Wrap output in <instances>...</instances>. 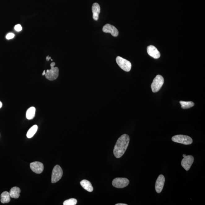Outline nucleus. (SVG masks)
<instances>
[{"mask_svg": "<svg viewBox=\"0 0 205 205\" xmlns=\"http://www.w3.org/2000/svg\"><path fill=\"white\" fill-rule=\"evenodd\" d=\"M38 129V126L37 125H33L28 131L27 133V137L28 138H31L36 133Z\"/></svg>", "mask_w": 205, "mask_h": 205, "instance_id": "obj_18", "label": "nucleus"}, {"mask_svg": "<svg viewBox=\"0 0 205 205\" xmlns=\"http://www.w3.org/2000/svg\"><path fill=\"white\" fill-rule=\"evenodd\" d=\"M130 140L129 136L126 134H123L119 137L113 150L114 155L116 158H120L125 153L128 147Z\"/></svg>", "mask_w": 205, "mask_h": 205, "instance_id": "obj_1", "label": "nucleus"}, {"mask_svg": "<svg viewBox=\"0 0 205 205\" xmlns=\"http://www.w3.org/2000/svg\"><path fill=\"white\" fill-rule=\"evenodd\" d=\"M63 175V171L60 166L57 165L55 166L52 171L51 182L55 183L61 179Z\"/></svg>", "mask_w": 205, "mask_h": 205, "instance_id": "obj_6", "label": "nucleus"}, {"mask_svg": "<svg viewBox=\"0 0 205 205\" xmlns=\"http://www.w3.org/2000/svg\"><path fill=\"white\" fill-rule=\"evenodd\" d=\"M147 52L148 54L151 57L155 59H157L160 56V53L158 51L157 49L153 45H150L147 47Z\"/></svg>", "mask_w": 205, "mask_h": 205, "instance_id": "obj_12", "label": "nucleus"}, {"mask_svg": "<svg viewBox=\"0 0 205 205\" xmlns=\"http://www.w3.org/2000/svg\"><path fill=\"white\" fill-rule=\"evenodd\" d=\"M15 31H16L20 32L21 31L22 29V28L21 25L17 24L15 26Z\"/></svg>", "mask_w": 205, "mask_h": 205, "instance_id": "obj_22", "label": "nucleus"}, {"mask_svg": "<svg viewBox=\"0 0 205 205\" xmlns=\"http://www.w3.org/2000/svg\"><path fill=\"white\" fill-rule=\"evenodd\" d=\"M116 61L121 68L124 71L129 72L132 68V64L130 62L120 56H117Z\"/></svg>", "mask_w": 205, "mask_h": 205, "instance_id": "obj_5", "label": "nucleus"}, {"mask_svg": "<svg viewBox=\"0 0 205 205\" xmlns=\"http://www.w3.org/2000/svg\"><path fill=\"white\" fill-rule=\"evenodd\" d=\"M130 181L125 178H116L112 181V184L114 187L122 189L129 185Z\"/></svg>", "mask_w": 205, "mask_h": 205, "instance_id": "obj_7", "label": "nucleus"}, {"mask_svg": "<svg viewBox=\"0 0 205 205\" xmlns=\"http://www.w3.org/2000/svg\"><path fill=\"white\" fill-rule=\"evenodd\" d=\"M164 78L162 76L157 75L154 79L151 85L152 91L154 93L159 91L164 85Z\"/></svg>", "mask_w": 205, "mask_h": 205, "instance_id": "obj_3", "label": "nucleus"}, {"mask_svg": "<svg viewBox=\"0 0 205 205\" xmlns=\"http://www.w3.org/2000/svg\"><path fill=\"white\" fill-rule=\"evenodd\" d=\"M36 109L34 107H31L28 108L26 113V118L28 120H31L34 118L36 115Z\"/></svg>", "mask_w": 205, "mask_h": 205, "instance_id": "obj_17", "label": "nucleus"}, {"mask_svg": "<svg viewBox=\"0 0 205 205\" xmlns=\"http://www.w3.org/2000/svg\"><path fill=\"white\" fill-rule=\"evenodd\" d=\"M173 142L182 144L184 145H190L192 143V139L189 136L179 134L174 136L172 138Z\"/></svg>", "mask_w": 205, "mask_h": 205, "instance_id": "obj_4", "label": "nucleus"}, {"mask_svg": "<svg viewBox=\"0 0 205 205\" xmlns=\"http://www.w3.org/2000/svg\"><path fill=\"white\" fill-rule=\"evenodd\" d=\"M14 37H15V35L14 33H8V34L7 35L6 38L8 40H10L11 39H12V38H14Z\"/></svg>", "mask_w": 205, "mask_h": 205, "instance_id": "obj_21", "label": "nucleus"}, {"mask_svg": "<svg viewBox=\"0 0 205 205\" xmlns=\"http://www.w3.org/2000/svg\"><path fill=\"white\" fill-rule=\"evenodd\" d=\"M194 159L191 155L186 156L184 157L181 162V165L186 171H188L194 162Z\"/></svg>", "mask_w": 205, "mask_h": 205, "instance_id": "obj_8", "label": "nucleus"}, {"mask_svg": "<svg viewBox=\"0 0 205 205\" xmlns=\"http://www.w3.org/2000/svg\"><path fill=\"white\" fill-rule=\"evenodd\" d=\"M102 31L105 33H110L112 36L117 37L119 35V31L117 28L112 25L107 24L103 26Z\"/></svg>", "mask_w": 205, "mask_h": 205, "instance_id": "obj_10", "label": "nucleus"}, {"mask_svg": "<svg viewBox=\"0 0 205 205\" xmlns=\"http://www.w3.org/2000/svg\"><path fill=\"white\" fill-rule=\"evenodd\" d=\"M165 177L163 175L161 174L158 177L156 181L155 188L156 192L158 193L162 192L165 182Z\"/></svg>", "mask_w": 205, "mask_h": 205, "instance_id": "obj_9", "label": "nucleus"}, {"mask_svg": "<svg viewBox=\"0 0 205 205\" xmlns=\"http://www.w3.org/2000/svg\"><path fill=\"white\" fill-rule=\"evenodd\" d=\"M2 106V103L1 101H0V108H1Z\"/></svg>", "mask_w": 205, "mask_h": 205, "instance_id": "obj_25", "label": "nucleus"}, {"mask_svg": "<svg viewBox=\"0 0 205 205\" xmlns=\"http://www.w3.org/2000/svg\"><path fill=\"white\" fill-rule=\"evenodd\" d=\"M51 59V57H49L48 56L46 58L47 61H49V60L50 59Z\"/></svg>", "mask_w": 205, "mask_h": 205, "instance_id": "obj_23", "label": "nucleus"}, {"mask_svg": "<svg viewBox=\"0 0 205 205\" xmlns=\"http://www.w3.org/2000/svg\"><path fill=\"white\" fill-rule=\"evenodd\" d=\"M77 203V201L75 198H71V199L67 200L64 202L63 205H75Z\"/></svg>", "mask_w": 205, "mask_h": 205, "instance_id": "obj_20", "label": "nucleus"}, {"mask_svg": "<svg viewBox=\"0 0 205 205\" xmlns=\"http://www.w3.org/2000/svg\"><path fill=\"white\" fill-rule=\"evenodd\" d=\"M45 74H46V72H45V70H44V71H43V73H42V75L43 76L45 75Z\"/></svg>", "mask_w": 205, "mask_h": 205, "instance_id": "obj_26", "label": "nucleus"}, {"mask_svg": "<svg viewBox=\"0 0 205 205\" xmlns=\"http://www.w3.org/2000/svg\"><path fill=\"white\" fill-rule=\"evenodd\" d=\"M81 185L84 189L86 190L89 192H92L93 191L94 189L92 184L89 181L87 180H83L80 182Z\"/></svg>", "mask_w": 205, "mask_h": 205, "instance_id": "obj_14", "label": "nucleus"}, {"mask_svg": "<svg viewBox=\"0 0 205 205\" xmlns=\"http://www.w3.org/2000/svg\"><path fill=\"white\" fill-rule=\"evenodd\" d=\"M11 198L9 192H8V191H4L1 194V202L3 204L8 203L11 201Z\"/></svg>", "mask_w": 205, "mask_h": 205, "instance_id": "obj_16", "label": "nucleus"}, {"mask_svg": "<svg viewBox=\"0 0 205 205\" xmlns=\"http://www.w3.org/2000/svg\"><path fill=\"white\" fill-rule=\"evenodd\" d=\"M55 63H51L50 70H47L45 74V77L47 79L50 81H54L56 80L59 75V69L58 67H55Z\"/></svg>", "mask_w": 205, "mask_h": 205, "instance_id": "obj_2", "label": "nucleus"}, {"mask_svg": "<svg viewBox=\"0 0 205 205\" xmlns=\"http://www.w3.org/2000/svg\"><path fill=\"white\" fill-rule=\"evenodd\" d=\"M92 12L93 13V18L94 20L97 21L99 18V15L100 12V7L97 3H95L92 5Z\"/></svg>", "mask_w": 205, "mask_h": 205, "instance_id": "obj_13", "label": "nucleus"}, {"mask_svg": "<svg viewBox=\"0 0 205 205\" xmlns=\"http://www.w3.org/2000/svg\"><path fill=\"white\" fill-rule=\"evenodd\" d=\"M21 192V190L19 187H13L11 190L9 192V194L11 198H19L20 196V193Z\"/></svg>", "mask_w": 205, "mask_h": 205, "instance_id": "obj_15", "label": "nucleus"}, {"mask_svg": "<svg viewBox=\"0 0 205 205\" xmlns=\"http://www.w3.org/2000/svg\"><path fill=\"white\" fill-rule=\"evenodd\" d=\"M30 168L33 172L39 174L43 172L44 166L42 163L39 162H34L30 164Z\"/></svg>", "mask_w": 205, "mask_h": 205, "instance_id": "obj_11", "label": "nucleus"}, {"mask_svg": "<svg viewBox=\"0 0 205 205\" xmlns=\"http://www.w3.org/2000/svg\"><path fill=\"white\" fill-rule=\"evenodd\" d=\"M186 156V155L185 154H183V157H185Z\"/></svg>", "mask_w": 205, "mask_h": 205, "instance_id": "obj_27", "label": "nucleus"}, {"mask_svg": "<svg viewBox=\"0 0 205 205\" xmlns=\"http://www.w3.org/2000/svg\"><path fill=\"white\" fill-rule=\"evenodd\" d=\"M179 102L181 105V108L183 109H189L194 105V103L192 102H184L181 101Z\"/></svg>", "mask_w": 205, "mask_h": 205, "instance_id": "obj_19", "label": "nucleus"}, {"mask_svg": "<svg viewBox=\"0 0 205 205\" xmlns=\"http://www.w3.org/2000/svg\"><path fill=\"white\" fill-rule=\"evenodd\" d=\"M116 205H127V204H122V203H119V204H116Z\"/></svg>", "mask_w": 205, "mask_h": 205, "instance_id": "obj_24", "label": "nucleus"}]
</instances>
